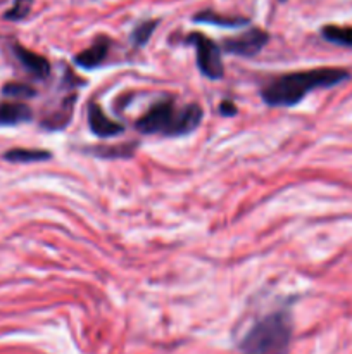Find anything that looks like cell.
<instances>
[{"instance_id":"9a60e30c","label":"cell","mask_w":352,"mask_h":354,"mask_svg":"<svg viewBox=\"0 0 352 354\" xmlns=\"http://www.w3.org/2000/svg\"><path fill=\"white\" fill-rule=\"evenodd\" d=\"M2 92L7 97H14V99H30L35 95V90L24 83H7Z\"/></svg>"},{"instance_id":"ba28073f","label":"cell","mask_w":352,"mask_h":354,"mask_svg":"<svg viewBox=\"0 0 352 354\" xmlns=\"http://www.w3.org/2000/svg\"><path fill=\"white\" fill-rule=\"evenodd\" d=\"M31 120V109L23 102L0 104V127H16Z\"/></svg>"},{"instance_id":"8fae6325","label":"cell","mask_w":352,"mask_h":354,"mask_svg":"<svg viewBox=\"0 0 352 354\" xmlns=\"http://www.w3.org/2000/svg\"><path fill=\"white\" fill-rule=\"evenodd\" d=\"M3 158L10 162H37L50 158V152L40 149H10Z\"/></svg>"},{"instance_id":"e0dca14e","label":"cell","mask_w":352,"mask_h":354,"mask_svg":"<svg viewBox=\"0 0 352 354\" xmlns=\"http://www.w3.org/2000/svg\"><path fill=\"white\" fill-rule=\"evenodd\" d=\"M219 109H221V114H224V116H231V114L237 113V107H235V104L231 102H223Z\"/></svg>"},{"instance_id":"52a82bcc","label":"cell","mask_w":352,"mask_h":354,"mask_svg":"<svg viewBox=\"0 0 352 354\" xmlns=\"http://www.w3.org/2000/svg\"><path fill=\"white\" fill-rule=\"evenodd\" d=\"M14 54L19 59L23 68L33 76H37V78H47L48 73H50V64L41 55L35 54V52L28 50V48L21 47V45H14Z\"/></svg>"},{"instance_id":"3957f363","label":"cell","mask_w":352,"mask_h":354,"mask_svg":"<svg viewBox=\"0 0 352 354\" xmlns=\"http://www.w3.org/2000/svg\"><path fill=\"white\" fill-rule=\"evenodd\" d=\"M293 324L286 310L266 315L252 325L240 342L242 354H286L292 341Z\"/></svg>"},{"instance_id":"2e32d148","label":"cell","mask_w":352,"mask_h":354,"mask_svg":"<svg viewBox=\"0 0 352 354\" xmlns=\"http://www.w3.org/2000/svg\"><path fill=\"white\" fill-rule=\"evenodd\" d=\"M131 152H133V145H126V147H99L95 149V154L99 156H104V158H113V156H116V158H124V156H130Z\"/></svg>"},{"instance_id":"6da1fadb","label":"cell","mask_w":352,"mask_h":354,"mask_svg":"<svg viewBox=\"0 0 352 354\" xmlns=\"http://www.w3.org/2000/svg\"><path fill=\"white\" fill-rule=\"evenodd\" d=\"M347 78L349 73L340 68H317L289 73L264 86L262 99L268 106L290 107L299 104L313 90L335 86Z\"/></svg>"},{"instance_id":"277c9868","label":"cell","mask_w":352,"mask_h":354,"mask_svg":"<svg viewBox=\"0 0 352 354\" xmlns=\"http://www.w3.org/2000/svg\"><path fill=\"white\" fill-rule=\"evenodd\" d=\"M186 41L195 47L197 64H199L202 75H206L211 80H219L224 73L219 47L202 33H192L186 38Z\"/></svg>"},{"instance_id":"7c38bea8","label":"cell","mask_w":352,"mask_h":354,"mask_svg":"<svg viewBox=\"0 0 352 354\" xmlns=\"http://www.w3.org/2000/svg\"><path fill=\"white\" fill-rule=\"evenodd\" d=\"M323 37L328 41L337 45H345V47H352V28L347 26H324Z\"/></svg>"},{"instance_id":"8992f818","label":"cell","mask_w":352,"mask_h":354,"mask_svg":"<svg viewBox=\"0 0 352 354\" xmlns=\"http://www.w3.org/2000/svg\"><path fill=\"white\" fill-rule=\"evenodd\" d=\"M88 124L90 130L97 135V137H114V135L121 133L123 131V124L116 123L110 118H107L104 114V111L100 109L99 104H90L88 107Z\"/></svg>"},{"instance_id":"5b68a950","label":"cell","mask_w":352,"mask_h":354,"mask_svg":"<svg viewBox=\"0 0 352 354\" xmlns=\"http://www.w3.org/2000/svg\"><path fill=\"white\" fill-rule=\"evenodd\" d=\"M269 37L266 31L259 30V28H252V30L245 31V33L238 35V37L226 38L223 41V48L230 54L244 55V57H252V55L259 54L268 44Z\"/></svg>"},{"instance_id":"5bb4252c","label":"cell","mask_w":352,"mask_h":354,"mask_svg":"<svg viewBox=\"0 0 352 354\" xmlns=\"http://www.w3.org/2000/svg\"><path fill=\"white\" fill-rule=\"evenodd\" d=\"M31 6H33V0H16L14 6L6 12V17L10 21L24 19L30 14Z\"/></svg>"},{"instance_id":"7a4b0ae2","label":"cell","mask_w":352,"mask_h":354,"mask_svg":"<svg viewBox=\"0 0 352 354\" xmlns=\"http://www.w3.org/2000/svg\"><path fill=\"white\" fill-rule=\"evenodd\" d=\"M202 120V109L197 104L178 107L173 100H162L152 106L137 121L138 131L147 135L179 137L195 130Z\"/></svg>"},{"instance_id":"30bf717a","label":"cell","mask_w":352,"mask_h":354,"mask_svg":"<svg viewBox=\"0 0 352 354\" xmlns=\"http://www.w3.org/2000/svg\"><path fill=\"white\" fill-rule=\"evenodd\" d=\"M193 19L199 21V23H209V24H216V26H223V28H238V26H245V24L248 23L245 17L223 16V14L213 12V10H204V12H199Z\"/></svg>"},{"instance_id":"4fadbf2b","label":"cell","mask_w":352,"mask_h":354,"mask_svg":"<svg viewBox=\"0 0 352 354\" xmlns=\"http://www.w3.org/2000/svg\"><path fill=\"white\" fill-rule=\"evenodd\" d=\"M157 23H159L157 19H152V21H144L141 24H138V26L133 30V33H131V40H133V44L137 45V47H141V45L147 44L148 38H150L152 33H154Z\"/></svg>"},{"instance_id":"9c48e42d","label":"cell","mask_w":352,"mask_h":354,"mask_svg":"<svg viewBox=\"0 0 352 354\" xmlns=\"http://www.w3.org/2000/svg\"><path fill=\"white\" fill-rule=\"evenodd\" d=\"M107 50H109V41L106 38H100L97 40L92 47H88L86 50H83L81 54L76 55V64L81 66L85 69H93L99 64H102L104 59H106Z\"/></svg>"}]
</instances>
